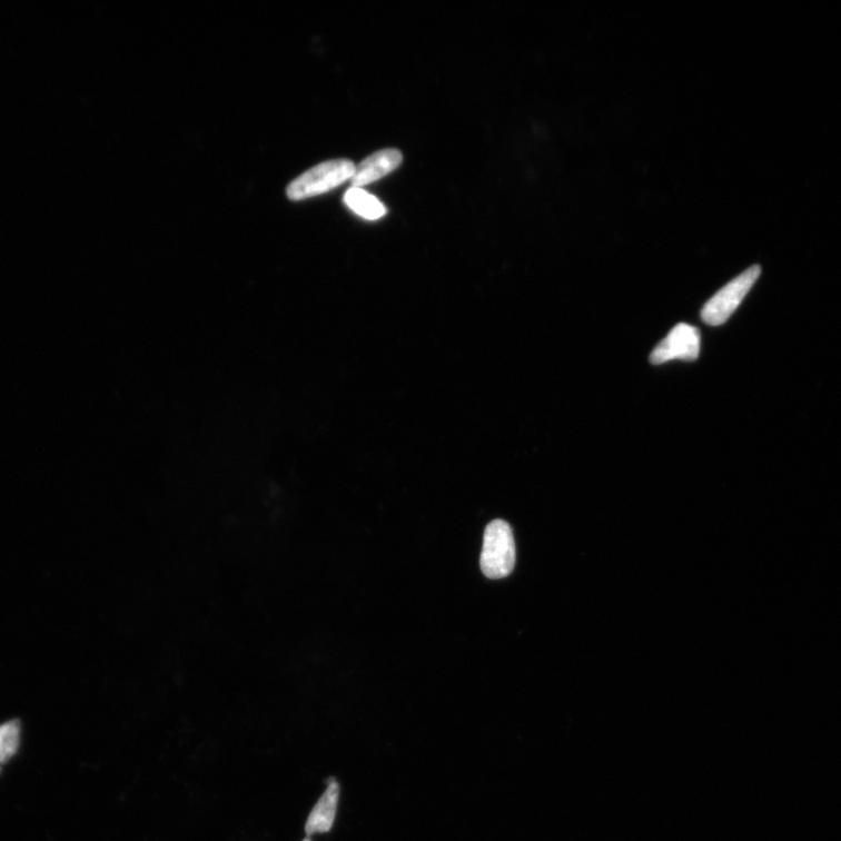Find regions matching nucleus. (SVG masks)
<instances>
[{"mask_svg":"<svg viewBox=\"0 0 841 841\" xmlns=\"http://www.w3.org/2000/svg\"><path fill=\"white\" fill-rule=\"evenodd\" d=\"M355 172L356 166L348 159L324 161L295 179L288 186L287 196L290 200L299 201L330 192L353 179Z\"/></svg>","mask_w":841,"mask_h":841,"instance_id":"f257e3e1","label":"nucleus"},{"mask_svg":"<svg viewBox=\"0 0 841 841\" xmlns=\"http://www.w3.org/2000/svg\"><path fill=\"white\" fill-rule=\"evenodd\" d=\"M761 275V267L753 266L719 290L704 306L701 318L711 326L726 323Z\"/></svg>","mask_w":841,"mask_h":841,"instance_id":"7ed1b4c3","label":"nucleus"},{"mask_svg":"<svg viewBox=\"0 0 841 841\" xmlns=\"http://www.w3.org/2000/svg\"><path fill=\"white\" fill-rule=\"evenodd\" d=\"M403 154L396 149H385L370 155L356 168L350 179L353 187H360L377 181L402 166Z\"/></svg>","mask_w":841,"mask_h":841,"instance_id":"39448f33","label":"nucleus"},{"mask_svg":"<svg viewBox=\"0 0 841 841\" xmlns=\"http://www.w3.org/2000/svg\"><path fill=\"white\" fill-rule=\"evenodd\" d=\"M700 348L701 336L696 327L685 323L677 324L652 350L650 362L653 365H662L675 359L694 362L700 355Z\"/></svg>","mask_w":841,"mask_h":841,"instance_id":"20e7f679","label":"nucleus"},{"mask_svg":"<svg viewBox=\"0 0 841 841\" xmlns=\"http://www.w3.org/2000/svg\"><path fill=\"white\" fill-rule=\"evenodd\" d=\"M338 800L339 784L333 779L308 818L306 824L308 835L325 833L332 830L335 823Z\"/></svg>","mask_w":841,"mask_h":841,"instance_id":"423d86ee","label":"nucleus"},{"mask_svg":"<svg viewBox=\"0 0 841 841\" xmlns=\"http://www.w3.org/2000/svg\"><path fill=\"white\" fill-rule=\"evenodd\" d=\"M344 201L355 214L367 220H378L386 215L384 204L358 187H350Z\"/></svg>","mask_w":841,"mask_h":841,"instance_id":"0eeeda50","label":"nucleus"},{"mask_svg":"<svg viewBox=\"0 0 841 841\" xmlns=\"http://www.w3.org/2000/svg\"><path fill=\"white\" fill-rule=\"evenodd\" d=\"M20 726L17 720L0 726V764L7 763L18 751Z\"/></svg>","mask_w":841,"mask_h":841,"instance_id":"6e6552de","label":"nucleus"},{"mask_svg":"<svg viewBox=\"0 0 841 841\" xmlns=\"http://www.w3.org/2000/svg\"><path fill=\"white\" fill-rule=\"evenodd\" d=\"M516 565V544L511 526L504 521H494L485 528L481 555L483 574L493 580L508 576Z\"/></svg>","mask_w":841,"mask_h":841,"instance_id":"f03ea898","label":"nucleus"},{"mask_svg":"<svg viewBox=\"0 0 841 841\" xmlns=\"http://www.w3.org/2000/svg\"><path fill=\"white\" fill-rule=\"evenodd\" d=\"M303 841H311V840L309 838H307V839H304Z\"/></svg>","mask_w":841,"mask_h":841,"instance_id":"1a4fd4ad","label":"nucleus"}]
</instances>
